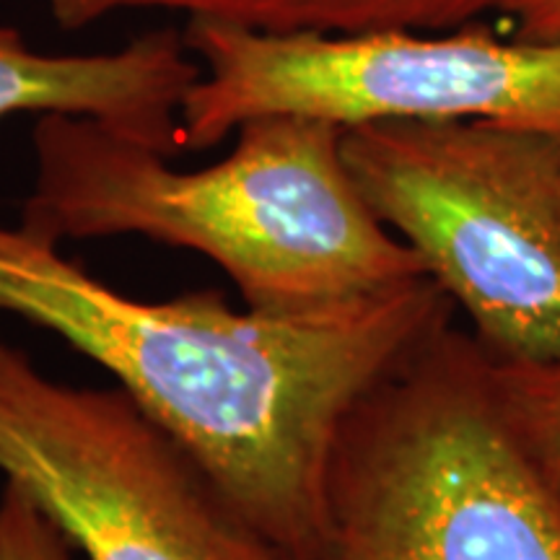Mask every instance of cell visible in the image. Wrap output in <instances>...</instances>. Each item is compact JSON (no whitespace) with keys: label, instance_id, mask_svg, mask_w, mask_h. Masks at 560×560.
<instances>
[{"label":"cell","instance_id":"obj_1","mask_svg":"<svg viewBox=\"0 0 560 560\" xmlns=\"http://www.w3.org/2000/svg\"><path fill=\"white\" fill-rule=\"evenodd\" d=\"M0 314L45 327L109 371L252 527L301 560L317 537L342 420L457 310L431 276L301 317L236 312L219 291L143 301L24 223H0Z\"/></svg>","mask_w":560,"mask_h":560},{"label":"cell","instance_id":"obj_2","mask_svg":"<svg viewBox=\"0 0 560 560\" xmlns=\"http://www.w3.org/2000/svg\"><path fill=\"white\" fill-rule=\"evenodd\" d=\"M342 132L312 117H257L226 159L177 170L100 120L39 115L21 223L58 244L132 234L200 252L247 310L327 312L429 276L363 200Z\"/></svg>","mask_w":560,"mask_h":560},{"label":"cell","instance_id":"obj_3","mask_svg":"<svg viewBox=\"0 0 560 560\" xmlns=\"http://www.w3.org/2000/svg\"><path fill=\"white\" fill-rule=\"evenodd\" d=\"M301 560H560V501L470 330L444 322L350 408Z\"/></svg>","mask_w":560,"mask_h":560},{"label":"cell","instance_id":"obj_4","mask_svg":"<svg viewBox=\"0 0 560 560\" xmlns=\"http://www.w3.org/2000/svg\"><path fill=\"white\" fill-rule=\"evenodd\" d=\"M355 185L493 359L560 363V140L493 122L342 132Z\"/></svg>","mask_w":560,"mask_h":560},{"label":"cell","instance_id":"obj_5","mask_svg":"<svg viewBox=\"0 0 560 560\" xmlns=\"http://www.w3.org/2000/svg\"><path fill=\"white\" fill-rule=\"evenodd\" d=\"M202 73L179 109L187 151L244 122L299 115L338 128L475 120L560 140V39H503L480 24L444 32H265L187 19Z\"/></svg>","mask_w":560,"mask_h":560},{"label":"cell","instance_id":"obj_6","mask_svg":"<svg viewBox=\"0 0 560 560\" xmlns=\"http://www.w3.org/2000/svg\"><path fill=\"white\" fill-rule=\"evenodd\" d=\"M0 472L86 560H289L128 392L55 382L3 335Z\"/></svg>","mask_w":560,"mask_h":560},{"label":"cell","instance_id":"obj_7","mask_svg":"<svg viewBox=\"0 0 560 560\" xmlns=\"http://www.w3.org/2000/svg\"><path fill=\"white\" fill-rule=\"evenodd\" d=\"M202 68L185 32L151 30L112 52L32 50L0 24V120L9 115H81L164 156L185 153L179 109Z\"/></svg>","mask_w":560,"mask_h":560},{"label":"cell","instance_id":"obj_8","mask_svg":"<svg viewBox=\"0 0 560 560\" xmlns=\"http://www.w3.org/2000/svg\"><path fill=\"white\" fill-rule=\"evenodd\" d=\"M511 0H47L55 24L75 32L120 13H185L265 32H444L509 9Z\"/></svg>","mask_w":560,"mask_h":560},{"label":"cell","instance_id":"obj_9","mask_svg":"<svg viewBox=\"0 0 560 560\" xmlns=\"http://www.w3.org/2000/svg\"><path fill=\"white\" fill-rule=\"evenodd\" d=\"M488 359L511 431L560 501V363L529 366L499 361L490 353Z\"/></svg>","mask_w":560,"mask_h":560},{"label":"cell","instance_id":"obj_10","mask_svg":"<svg viewBox=\"0 0 560 560\" xmlns=\"http://www.w3.org/2000/svg\"><path fill=\"white\" fill-rule=\"evenodd\" d=\"M66 535L34 506L16 482L0 499V560H70Z\"/></svg>","mask_w":560,"mask_h":560},{"label":"cell","instance_id":"obj_11","mask_svg":"<svg viewBox=\"0 0 560 560\" xmlns=\"http://www.w3.org/2000/svg\"><path fill=\"white\" fill-rule=\"evenodd\" d=\"M503 16L514 21V37L535 42L560 39V0H511Z\"/></svg>","mask_w":560,"mask_h":560}]
</instances>
